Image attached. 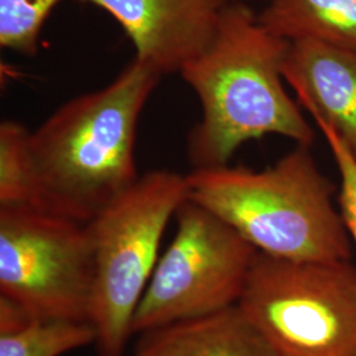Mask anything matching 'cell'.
Here are the masks:
<instances>
[{
	"label": "cell",
	"mask_w": 356,
	"mask_h": 356,
	"mask_svg": "<svg viewBox=\"0 0 356 356\" xmlns=\"http://www.w3.org/2000/svg\"><path fill=\"white\" fill-rule=\"evenodd\" d=\"M110 13L126 31L135 58L161 76L181 72L210 45L235 0H78Z\"/></svg>",
	"instance_id": "cell-8"
},
{
	"label": "cell",
	"mask_w": 356,
	"mask_h": 356,
	"mask_svg": "<svg viewBox=\"0 0 356 356\" xmlns=\"http://www.w3.org/2000/svg\"><path fill=\"white\" fill-rule=\"evenodd\" d=\"M177 231L153 270L132 334L238 305L257 250L227 222L191 200L176 213Z\"/></svg>",
	"instance_id": "cell-6"
},
{
	"label": "cell",
	"mask_w": 356,
	"mask_h": 356,
	"mask_svg": "<svg viewBox=\"0 0 356 356\" xmlns=\"http://www.w3.org/2000/svg\"><path fill=\"white\" fill-rule=\"evenodd\" d=\"M282 76L298 104L335 131L356 163V51L314 40L291 41Z\"/></svg>",
	"instance_id": "cell-9"
},
{
	"label": "cell",
	"mask_w": 356,
	"mask_h": 356,
	"mask_svg": "<svg viewBox=\"0 0 356 356\" xmlns=\"http://www.w3.org/2000/svg\"><path fill=\"white\" fill-rule=\"evenodd\" d=\"M276 356H356V268L259 252L238 302Z\"/></svg>",
	"instance_id": "cell-5"
},
{
	"label": "cell",
	"mask_w": 356,
	"mask_h": 356,
	"mask_svg": "<svg viewBox=\"0 0 356 356\" xmlns=\"http://www.w3.org/2000/svg\"><path fill=\"white\" fill-rule=\"evenodd\" d=\"M92 291L88 223L32 206L0 207V296L32 318L90 322Z\"/></svg>",
	"instance_id": "cell-7"
},
{
	"label": "cell",
	"mask_w": 356,
	"mask_h": 356,
	"mask_svg": "<svg viewBox=\"0 0 356 356\" xmlns=\"http://www.w3.org/2000/svg\"><path fill=\"white\" fill-rule=\"evenodd\" d=\"M319 131L322 132L325 140L330 148L331 156L338 168L341 176V189H339V210L343 216L346 227L351 236V241L356 247V163L351 154L344 147L343 141L335 134L332 128L326 123L316 120Z\"/></svg>",
	"instance_id": "cell-15"
},
{
	"label": "cell",
	"mask_w": 356,
	"mask_h": 356,
	"mask_svg": "<svg viewBox=\"0 0 356 356\" xmlns=\"http://www.w3.org/2000/svg\"><path fill=\"white\" fill-rule=\"evenodd\" d=\"M97 342L90 322L36 319L0 331V356H61Z\"/></svg>",
	"instance_id": "cell-12"
},
{
	"label": "cell",
	"mask_w": 356,
	"mask_h": 356,
	"mask_svg": "<svg viewBox=\"0 0 356 356\" xmlns=\"http://www.w3.org/2000/svg\"><path fill=\"white\" fill-rule=\"evenodd\" d=\"M161 74L134 58L102 89L58 107L29 131L33 206L89 223L139 178L136 128Z\"/></svg>",
	"instance_id": "cell-1"
},
{
	"label": "cell",
	"mask_w": 356,
	"mask_h": 356,
	"mask_svg": "<svg viewBox=\"0 0 356 356\" xmlns=\"http://www.w3.org/2000/svg\"><path fill=\"white\" fill-rule=\"evenodd\" d=\"M188 197L186 175L151 170L88 223L94 251L90 322L99 356L123 355L166 226Z\"/></svg>",
	"instance_id": "cell-4"
},
{
	"label": "cell",
	"mask_w": 356,
	"mask_h": 356,
	"mask_svg": "<svg viewBox=\"0 0 356 356\" xmlns=\"http://www.w3.org/2000/svg\"><path fill=\"white\" fill-rule=\"evenodd\" d=\"M289 42L242 1L226 8L210 45L179 72L202 108L188 136L193 169L229 165L243 144L267 135L312 147L316 132L284 86Z\"/></svg>",
	"instance_id": "cell-2"
},
{
	"label": "cell",
	"mask_w": 356,
	"mask_h": 356,
	"mask_svg": "<svg viewBox=\"0 0 356 356\" xmlns=\"http://www.w3.org/2000/svg\"><path fill=\"white\" fill-rule=\"evenodd\" d=\"M136 356H276L243 313L229 306L141 334Z\"/></svg>",
	"instance_id": "cell-10"
},
{
	"label": "cell",
	"mask_w": 356,
	"mask_h": 356,
	"mask_svg": "<svg viewBox=\"0 0 356 356\" xmlns=\"http://www.w3.org/2000/svg\"><path fill=\"white\" fill-rule=\"evenodd\" d=\"M28 138L29 129L22 123H0V207L33 206Z\"/></svg>",
	"instance_id": "cell-13"
},
{
	"label": "cell",
	"mask_w": 356,
	"mask_h": 356,
	"mask_svg": "<svg viewBox=\"0 0 356 356\" xmlns=\"http://www.w3.org/2000/svg\"><path fill=\"white\" fill-rule=\"evenodd\" d=\"M61 0H0V45L28 57L36 56L41 29Z\"/></svg>",
	"instance_id": "cell-14"
},
{
	"label": "cell",
	"mask_w": 356,
	"mask_h": 356,
	"mask_svg": "<svg viewBox=\"0 0 356 356\" xmlns=\"http://www.w3.org/2000/svg\"><path fill=\"white\" fill-rule=\"evenodd\" d=\"M259 20L288 41L314 40L356 51V0H266Z\"/></svg>",
	"instance_id": "cell-11"
},
{
	"label": "cell",
	"mask_w": 356,
	"mask_h": 356,
	"mask_svg": "<svg viewBox=\"0 0 356 356\" xmlns=\"http://www.w3.org/2000/svg\"><path fill=\"white\" fill-rule=\"evenodd\" d=\"M189 200L227 222L259 252L296 261H351V236L335 186L310 151L296 144L275 165L193 169Z\"/></svg>",
	"instance_id": "cell-3"
}]
</instances>
